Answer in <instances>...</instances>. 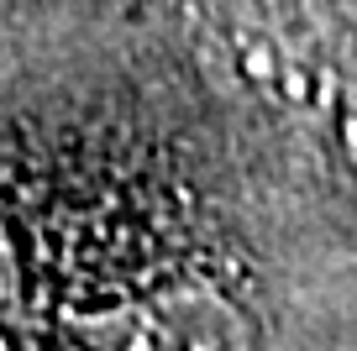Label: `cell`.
<instances>
[{
	"label": "cell",
	"instance_id": "1",
	"mask_svg": "<svg viewBox=\"0 0 357 351\" xmlns=\"http://www.w3.org/2000/svg\"><path fill=\"white\" fill-rule=\"evenodd\" d=\"M158 325V351H252L242 309L211 283H178L147 294Z\"/></svg>",
	"mask_w": 357,
	"mask_h": 351
},
{
	"label": "cell",
	"instance_id": "2",
	"mask_svg": "<svg viewBox=\"0 0 357 351\" xmlns=\"http://www.w3.org/2000/svg\"><path fill=\"white\" fill-rule=\"evenodd\" d=\"M37 351H158V325L147 299H121L100 309H68L37 330Z\"/></svg>",
	"mask_w": 357,
	"mask_h": 351
},
{
	"label": "cell",
	"instance_id": "3",
	"mask_svg": "<svg viewBox=\"0 0 357 351\" xmlns=\"http://www.w3.org/2000/svg\"><path fill=\"white\" fill-rule=\"evenodd\" d=\"M0 351H37V330L26 320L22 257H16L6 231H0Z\"/></svg>",
	"mask_w": 357,
	"mask_h": 351
},
{
	"label": "cell",
	"instance_id": "4",
	"mask_svg": "<svg viewBox=\"0 0 357 351\" xmlns=\"http://www.w3.org/2000/svg\"><path fill=\"white\" fill-rule=\"evenodd\" d=\"M336 132H342V147L357 168V79H342V89H336Z\"/></svg>",
	"mask_w": 357,
	"mask_h": 351
}]
</instances>
